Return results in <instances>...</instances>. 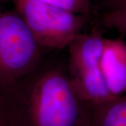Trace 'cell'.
<instances>
[{
	"mask_svg": "<svg viewBox=\"0 0 126 126\" xmlns=\"http://www.w3.org/2000/svg\"><path fill=\"white\" fill-rule=\"evenodd\" d=\"M0 126H1V123H0Z\"/></svg>",
	"mask_w": 126,
	"mask_h": 126,
	"instance_id": "11",
	"label": "cell"
},
{
	"mask_svg": "<svg viewBox=\"0 0 126 126\" xmlns=\"http://www.w3.org/2000/svg\"><path fill=\"white\" fill-rule=\"evenodd\" d=\"M93 9L100 11L101 14L126 6V0H92Z\"/></svg>",
	"mask_w": 126,
	"mask_h": 126,
	"instance_id": "9",
	"label": "cell"
},
{
	"mask_svg": "<svg viewBox=\"0 0 126 126\" xmlns=\"http://www.w3.org/2000/svg\"><path fill=\"white\" fill-rule=\"evenodd\" d=\"M100 66L109 94L117 97L126 93V42L122 39H104Z\"/></svg>",
	"mask_w": 126,
	"mask_h": 126,
	"instance_id": "5",
	"label": "cell"
},
{
	"mask_svg": "<svg viewBox=\"0 0 126 126\" xmlns=\"http://www.w3.org/2000/svg\"><path fill=\"white\" fill-rule=\"evenodd\" d=\"M46 4L88 17L93 10L92 0H36Z\"/></svg>",
	"mask_w": 126,
	"mask_h": 126,
	"instance_id": "7",
	"label": "cell"
},
{
	"mask_svg": "<svg viewBox=\"0 0 126 126\" xmlns=\"http://www.w3.org/2000/svg\"><path fill=\"white\" fill-rule=\"evenodd\" d=\"M16 11L30 30L44 51L68 48L83 32L88 16L46 4L36 0H13Z\"/></svg>",
	"mask_w": 126,
	"mask_h": 126,
	"instance_id": "3",
	"label": "cell"
},
{
	"mask_svg": "<svg viewBox=\"0 0 126 126\" xmlns=\"http://www.w3.org/2000/svg\"><path fill=\"white\" fill-rule=\"evenodd\" d=\"M44 52L16 11L0 14V88L31 72Z\"/></svg>",
	"mask_w": 126,
	"mask_h": 126,
	"instance_id": "4",
	"label": "cell"
},
{
	"mask_svg": "<svg viewBox=\"0 0 126 126\" xmlns=\"http://www.w3.org/2000/svg\"><path fill=\"white\" fill-rule=\"evenodd\" d=\"M99 20L103 27L126 34V6L102 13Z\"/></svg>",
	"mask_w": 126,
	"mask_h": 126,
	"instance_id": "8",
	"label": "cell"
},
{
	"mask_svg": "<svg viewBox=\"0 0 126 126\" xmlns=\"http://www.w3.org/2000/svg\"><path fill=\"white\" fill-rule=\"evenodd\" d=\"M1 11H0V14H1Z\"/></svg>",
	"mask_w": 126,
	"mask_h": 126,
	"instance_id": "10",
	"label": "cell"
},
{
	"mask_svg": "<svg viewBox=\"0 0 126 126\" xmlns=\"http://www.w3.org/2000/svg\"><path fill=\"white\" fill-rule=\"evenodd\" d=\"M92 126H126V93L93 106Z\"/></svg>",
	"mask_w": 126,
	"mask_h": 126,
	"instance_id": "6",
	"label": "cell"
},
{
	"mask_svg": "<svg viewBox=\"0 0 126 126\" xmlns=\"http://www.w3.org/2000/svg\"><path fill=\"white\" fill-rule=\"evenodd\" d=\"M93 106L72 88L67 60L44 56L24 77L0 88L1 126H92Z\"/></svg>",
	"mask_w": 126,
	"mask_h": 126,
	"instance_id": "1",
	"label": "cell"
},
{
	"mask_svg": "<svg viewBox=\"0 0 126 126\" xmlns=\"http://www.w3.org/2000/svg\"><path fill=\"white\" fill-rule=\"evenodd\" d=\"M104 39L100 30L94 27L78 34L67 48V68L72 88L91 106L113 98L106 87L100 66Z\"/></svg>",
	"mask_w": 126,
	"mask_h": 126,
	"instance_id": "2",
	"label": "cell"
}]
</instances>
